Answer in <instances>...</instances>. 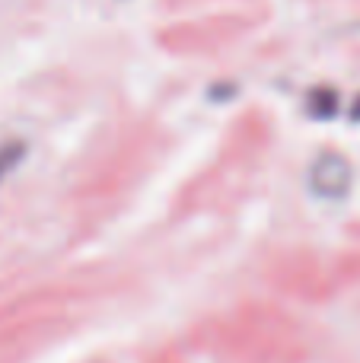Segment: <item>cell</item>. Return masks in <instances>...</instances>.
<instances>
[{
	"label": "cell",
	"instance_id": "1",
	"mask_svg": "<svg viewBox=\"0 0 360 363\" xmlns=\"http://www.w3.org/2000/svg\"><path fill=\"white\" fill-rule=\"evenodd\" d=\"M351 185H354V169L342 153H322L310 166V188L319 198H344Z\"/></svg>",
	"mask_w": 360,
	"mask_h": 363
},
{
	"label": "cell",
	"instance_id": "2",
	"mask_svg": "<svg viewBox=\"0 0 360 363\" xmlns=\"http://www.w3.org/2000/svg\"><path fill=\"white\" fill-rule=\"evenodd\" d=\"M19 157H23V147H19V144L4 147V150H0V176H4V172L10 169V163H16Z\"/></svg>",
	"mask_w": 360,
	"mask_h": 363
}]
</instances>
